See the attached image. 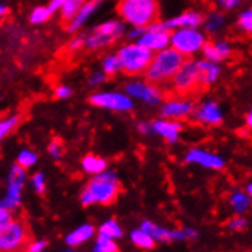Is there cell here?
<instances>
[{"instance_id":"obj_1","label":"cell","mask_w":252,"mask_h":252,"mask_svg":"<svg viewBox=\"0 0 252 252\" xmlns=\"http://www.w3.org/2000/svg\"><path fill=\"white\" fill-rule=\"evenodd\" d=\"M120 189L121 185L116 174L102 171L96 174L81 192V203L84 206H91L94 203L112 205L120 194Z\"/></svg>"},{"instance_id":"obj_2","label":"cell","mask_w":252,"mask_h":252,"mask_svg":"<svg viewBox=\"0 0 252 252\" xmlns=\"http://www.w3.org/2000/svg\"><path fill=\"white\" fill-rule=\"evenodd\" d=\"M118 14L135 28H148L159 17L158 0H120Z\"/></svg>"},{"instance_id":"obj_3","label":"cell","mask_w":252,"mask_h":252,"mask_svg":"<svg viewBox=\"0 0 252 252\" xmlns=\"http://www.w3.org/2000/svg\"><path fill=\"white\" fill-rule=\"evenodd\" d=\"M185 62V57L176 49H162L152 57V62L147 67V81L152 84H164L170 81L177 69Z\"/></svg>"},{"instance_id":"obj_4","label":"cell","mask_w":252,"mask_h":252,"mask_svg":"<svg viewBox=\"0 0 252 252\" xmlns=\"http://www.w3.org/2000/svg\"><path fill=\"white\" fill-rule=\"evenodd\" d=\"M31 232L23 220L11 219L0 226V252H25Z\"/></svg>"},{"instance_id":"obj_5","label":"cell","mask_w":252,"mask_h":252,"mask_svg":"<svg viewBox=\"0 0 252 252\" xmlns=\"http://www.w3.org/2000/svg\"><path fill=\"white\" fill-rule=\"evenodd\" d=\"M171 80H173L174 91L179 94V96L187 98L205 91L200 83L197 63L194 60H185Z\"/></svg>"},{"instance_id":"obj_6","label":"cell","mask_w":252,"mask_h":252,"mask_svg":"<svg viewBox=\"0 0 252 252\" xmlns=\"http://www.w3.org/2000/svg\"><path fill=\"white\" fill-rule=\"evenodd\" d=\"M121 62V70L127 75H141L147 70L148 64L152 62V51L144 48L142 44H128L116 54Z\"/></svg>"},{"instance_id":"obj_7","label":"cell","mask_w":252,"mask_h":252,"mask_svg":"<svg viewBox=\"0 0 252 252\" xmlns=\"http://www.w3.org/2000/svg\"><path fill=\"white\" fill-rule=\"evenodd\" d=\"M124 32V25L120 22H106L95 28L92 32L84 35V48L89 51L99 49L112 44L116 38H120Z\"/></svg>"},{"instance_id":"obj_8","label":"cell","mask_w":252,"mask_h":252,"mask_svg":"<svg viewBox=\"0 0 252 252\" xmlns=\"http://www.w3.org/2000/svg\"><path fill=\"white\" fill-rule=\"evenodd\" d=\"M170 41L173 44V49L181 52L182 55H189L202 49L205 38L194 28H179L173 32Z\"/></svg>"},{"instance_id":"obj_9","label":"cell","mask_w":252,"mask_h":252,"mask_svg":"<svg viewBox=\"0 0 252 252\" xmlns=\"http://www.w3.org/2000/svg\"><path fill=\"white\" fill-rule=\"evenodd\" d=\"M26 181V168L16 164L11 168L9 173V184H8V192L5 199L0 202V205L8 210H16L22 202V188Z\"/></svg>"},{"instance_id":"obj_10","label":"cell","mask_w":252,"mask_h":252,"mask_svg":"<svg viewBox=\"0 0 252 252\" xmlns=\"http://www.w3.org/2000/svg\"><path fill=\"white\" fill-rule=\"evenodd\" d=\"M91 104L102 107V109H110V110H118V112H128L133 107L131 99L118 92H102V94H94L91 98Z\"/></svg>"},{"instance_id":"obj_11","label":"cell","mask_w":252,"mask_h":252,"mask_svg":"<svg viewBox=\"0 0 252 252\" xmlns=\"http://www.w3.org/2000/svg\"><path fill=\"white\" fill-rule=\"evenodd\" d=\"M192 110H194L192 101L185 96H181V98L168 99L162 106L160 115L165 120H185V118H188L192 113Z\"/></svg>"},{"instance_id":"obj_12","label":"cell","mask_w":252,"mask_h":252,"mask_svg":"<svg viewBox=\"0 0 252 252\" xmlns=\"http://www.w3.org/2000/svg\"><path fill=\"white\" fill-rule=\"evenodd\" d=\"M126 92L127 95L139 98L148 102V104H159V101H162V98H164V94H162L155 84H147L142 81L128 83L126 86Z\"/></svg>"},{"instance_id":"obj_13","label":"cell","mask_w":252,"mask_h":252,"mask_svg":"<svg viewBox=\"0 0 252 252\" xmlns=\"http://www.w3.org/2000/svg\"><path fill=\"white\" fill-rule=\"evenodd\" d=\"M203 22L202 14L199 12H185L182 16H177L165 23H153L148 28L159 29V31H170V29H179V28H197Z\"/></svg>"},{"instance_id":"obj_14","label":"cell","mask_w":252,"mask_h":252,"mask_svg":"<svg viewBox=\"0 0 252 252\" xmlns=\"http://www.w3.org/2000/svg\"><path fill=\"white\" fill-rule=\"evenodd\" d=\"M187 162H191V164H199L205 168H213V170H221L225 167V160L221 159L217 155L208 153L199 150V148H194V150H189L188 155L185 156Z\"/></svg>"},{"instance_id":"obj_15","label":"cell","mask_w":252,"mask_h":252,"mask_svg":"<svg viewBox=\"0 0 252 252\" xmlns=\"http://www.w3.org/2000/svg\"><path fill=\"white\" fill-rule=\"evenodd\" d=\"M170 43V32L168 31H159V29L148 28L147 32H142L139 38V44L150 51H162L168 46Z\"/></svg>"},{"instance_id":"obj_16","label":"cell","mask_w":252,"mask_h":252,"mask_svg":"<svg viewBox=\"0 0 252 252\" xmlns=\"http://www.w3.org/2000/svg\"><path fill=\"white\" fill-rule=\"evenodd\" d=\"M141 229L145 231L148 235H152L155 240L159 242H171V240H187L184 231H168L162 226L155 225L153 221L144 220L141 223Z\"/></svg>"},{"instance_id":"obj_17","label":"cell","mask_w":252,"mask_h":252,"mask_svg":"<svg viewBox=\"0 0 252 252\" xmlns=\"http://www.w3.org/2000/svg\"><path fill=\"white\" fill-rule=\"evenodd\" d=\"M102 0H87V2L77 11V14L73 16L67 23H66V29L69 32H75L83 26V23H86V20L92 16V14L96 11V8L101 5Z\"/></svg>"},{"instance_id":"obj_18","label":"cell","mask_w":252,"mask_h":252,"mask_svg":"<svg viewBox=\"0 0 252 252\" xmlns=\"http://www.w3.org/2000/svg\"><path fill=\"white\" fill-rule=\"evenodd\" d=\"M196 120L197 123H202L205 126H219L221 124V112L217 102L210 101L196 112Z\"/></svg>"},{"instance_id":"obj_19","label":"cell","mask_w":252,"mask_h":252,"mask_svg":"<svg viewBox=\"0 0 252 252\" xmlns=\"http://www.w3.org/2000/svg\"><path fill=\"white\" fill-rule=\"evenodd\" d=\"M203 55L206 58V62H220V60H225L231 55V48L229 44L225 41H208V43H203Z\"/></svg>"},{"instance_id":"obj_20","label":"cell","mask_w":252,"mask_h":252,"mask_svg":"<svg viewBox=\"0 0 252 252\" xmlns=\"http://www.w3.org/2000/svg\"><path fill=\"white\" fill-rule=\"evenodd\" d=\"M153 130L164 138L167 142H176L179 138L182 126L176 121H156L153 124Z\"/></svg>"},{"instance_id":"obj_21","label":"cell","mask_w":252,"mask_h":252,"mask_svg":"<svg viewBox=\"0 0 252 252\" xmlns=\"http://www.w3.org/2000/svg\"><path fill=\"white\" fill-rule=\"evenodd\" d=\"M197 67H199V77H200V83L203 89L213 84L220 75V69L211 62H206V60L197 62Z\"/></svg>"},{"instance_id":"obj_22","label":"cell","mask_w":252,"mask_h":252,"mask_svg":"<svg viewBox=\"0 0 252 252\" xmlns=\"http://www.w3.org/2000/svg\"><path fill=\"white\" fill-rule=\"evenodd\" d=\"M94 235H95V226L94 225H89V223L87 225H81L78 229H75V231L70 232L66 237V243L70 248H75V246L83 245L87 240H91Z\"/></svg>"},{"instance_id":"obj_23","label":"cell","mask_w":252,"mask_h":252,"mask_svg":"<svg viewBox=\"0 0 252 252\" xmlns=\"http://www.w3.org/2000/svg\"><path fill=\"white\" fill-rule=\"evenodd\" d=\"M83 165V170L86 173H91V174H99L102 171H106L107 168V162L102 159V158H98V156H92L89 155L83 159L81 162Z\"/></svg>"},{"instance_id":"obj_24","label":"cell","mask_w":252,"mask_h":252,"mask_svg":"<svg viewBox=\"0 0 252 252\" xmlns=\"http://www.w3.org/2000/svg\"><path fill=\"white\" fill-rule=\"evenodd\" d=\"M130 239H131L133 243H135L141 249H153L156 246V240L153 239L152 235H148L145 231H142V229L133 231L131 235H130Z\"/></svg>"},{"instance_id":"obj_25","label":"cell","mask_w":252,"mask_h":252,"mask_svg":"<svg viewBox=\"0 0 252 252\" xmlns=\"http://www.w3.org/2000/svg\"><path fill=\"white\" fill-rule=\"evenodd\" d=\"M86 2L87 0H66V3L62 8V22L66 25Z\"/></svg>"},{"instance_id":"obj_26","label":"cell","mask_w":252,"mask_h":252,"mask_svg":"<svg viewBox=\"0 0 252 252\" xmlns=\"http://www.w3.org/2000/svg\"><path fill=\"white\" fill-rule=\"evenodd\" d=\"M101 235H106L109 239H121L123 237V229L120 226L116 220H107L106 223H102L101 228H99V232Z\"/></svg>"},{"instance_id":"obj_27","label":"cell","mask_w":252,"mask_h":252,"mask_svg":"<svg viewBox=\"0 0 252 252\" xmlns=\"http://www.w3.org/2000/svg\"><path fill=\"white\" fill-rule=\"evenodd\" d=\"M249 194H245V192H235L231 197V205L237 214H243L249 208Z\"/></svg>"},{"instance_id":"obj_28","label":"cell","mask_w":252,"mask_h":252,"mask_svg":"<svg viewBox=\"0 0 252 252\" xmlns=\"http://www.w3.org/2000/svg\"><path fill=\"white\" fill-rule=\"evenodd\" d=\"M102 67H104V73L106 75H115L116 72L121 70V62L118 55H109L104 58L102 62Z\"/></svg>"},{"instance_id":"obj_29","label":"cell","mask_w":252,"mask_h":252,"mask_svg":"<svg viewBox=\"0 0 252 252\" xmlns=\"http://www.w3.org/2000/svg\"><path fill=\"white\" fill-rule=\"evenodd\" d=\"M96 248H99L102 252H121L120 251V246H118L113 239H109L106 235H101L98 234V239H96Z\"/></svg>"},{"instance_id":"obj_30","label":"cell","mask_w":252,"mask_h":252,"mask_svg":"<svg viewBox=\"0 0 252 252\" xmlns=\"http://www.w3.org/2000/svg\"><path fill=\"white\" fill-rule=\"evenodd\" d=\"M35 162H37V155L34 152H29V150H23L17 158V164L23 168L32 167Z\"/></svg>"},{"instance_id":"obj_31","label":"cell","mask_w":252,"mask_h":252,"mask_svg":"<svg viewBox=\"0 0 252 252\" xmlns=\"http://www.w3.org/2000/svg\"><path fill=\"white\" fill-rule=\"evenodd\" d=\"M51 17V12L48 9V6H40V8H35L31 14V23H43L46 22L48 19Z\"/></svg>"},{"instance_id":"obj_32","label":"cell","mask_w":252,"mask_h":252,"mask_svg":"<svg viewBox=\"0 0 252 252\" xmlns=\"http://www.w3.org/2000/svg\"><path fill=\"white\" fill-rule=\"evenodd\" d=\"M19 116H12L9 120H5V121H0V139H3L8 133L19 124Z\"/></svg>"},{"instance_id":"obj_33","label":"cell","mask_w":252,"mask_h":252,"mask_svg":"<svg viewBox=\"0 0 252 252\" xmlns=\"http://www.w3.org/2000/svg\"><path fill=\"white\" fill-rule=\"evenodd\" d=\"M84 48V35H80V37H75V38H72L66 46H64V54H69V55H72V54H75L77 51H80V49H83Z\"/></svg>"},{"instance_id":"obj_34","label":"cell","mask_w":252,"mask_h":252,"mask_svg":"<svg viewBox=\"0 0 252 252\" xmlns=\"http://www.w3.org/2000/svg\"><path fill=\"white\" fill-rule=\"evenodd\" d=\"M221 25H223V17H221V14H219V12H213L208 17V20H206V29L211 32L220 29Z\"/></svg>"},{"instance_id":"obj_35","label":"cell","mask_w":252,"mask_h":252,"mask_svg":"<svg viewBox=\"0 0 252 252\" xmlns=\"http://www.w3.org/2000/svg\"><path fill=\"white\" fill-rule=\"evenodd\" d=\"M239 28L242 29V31L245 32H251L252 31V12H251V9H248V11H245L242 16H240V19H239Z\"/></svg>"},{"instance_id":"obj_36","label":"cell","mask_w":252,"mask_h":252,"mask_svg":"<svg viewBox=\"0 0 252 252\" xmlns=\"http://www.w3.org/2000/svg\"><path fill=\"white\" fill-rule=\"evenodd\" d=\"M48 152L52 155V158H55V159H58V158H62V155H63V142L60 141V139H54L51 144H49V147H48Z\"/></svg>"},{"instance_id":"obj_37","label":"cell","mask_w":252,"mask_h":252,"mask_svg":"<svg viewBox=\"0 0 252 252\" xmlns=\"http://www.w3.org/2000/svg\"><path fill=\"white\" fill-rule=\"evenodd\" d=\"M32 184H34V188L38 194H44V191H46V184H44L43 173H37L32 176Z\"/></svg>"},{"instance_id":"obj_38","label":"cell","mask_w":252,"mask_h":252,"mask_svg":"<svg viewBox=\"0 0 252 252\" xmlns=\"http://www.w3.org/2000/svg\"><path fill=\"white\" fill-rule=\"evenodd\" d=\"M46 246H48V242H44V240L29 242L25 248V252H44Z\"/></svg>"},{"instance_id":"obj_39","label":"cell","mask_w":252,"mask_h":252,"mask_svg":"<svg viewBox=\"0 0 252 252\" xmlns=\"http://www.w3.org/2000/svg\"><path fill=\"white\" fill-rule=\"evenodd\" d=\"M246 225H248V221L243 217H235L229 221V228L232 231H243L246 228Z\"/></svg>"},{"instance_id":"obj_40","label":"cell","mask_w":252,"mask_h":252,"mask_svg":"<svg viewBox=\"0 0 252 252\" xmlns=\"http://www.w3.org/2000/svg\"><path fill=\"white\" fill-rule=\"evenodd\" d=\"M11 219H14V217H12V211L0 205V226L5 225L6 221H9Z\"/></svg>"},{"instance_id":"obj_41","label":"cell","mask_w":252,"mask_h":252,"mask_svg":"<svg viewBox=\"0 0 252 252\" xmlns=\"http://www.w3.org/2000/svg\"><path fill=\"white\" fill-rule=\"evenodd\" d=\"M72 95V89L67 86H58L55 89V96L57 98H69Z\"/></svg>"},{"instance_id":"obj_42","label":"cell","mask_w":252,"mask_h":252,"mask_svg":"<svg viewBox=\"0 0 252 252\" xmlns=\"http://www.w3.org/2000/svg\"><path fill=\"white\" fill-rule=\"evenodd\" d=\"M64 3H66V0H51V3H49V6H48V9H49V12H51V16H52V14H54L55 11L62 9Z\"/></svg>"},{"instance_id":"obj_43","label":"cell","mask_w":252,"mask_h":252,"mask_svg":"<svg viewBox=\"0 0 252 252\" xmlns=\"http://www.w3.org/2000/svg\"><path fill=\"white\" fill-rule=\"evenodd\" d=\"M106 73L104 72H96V73H94V75L91 77V84L92 86H96V84H99V83H102L106 80Z\"/></svg>"},{"instance_id":"obj_44","label":"cell","mask_w":252,"mask_h":252,"mask_svg":"<svg viewBox=\"0 0 252 252\" xmlns=\"http://www.w3.org/2000/svg\"><path fill=\"white\" fill-rule=\"evenodd\" d=\"M220 6H223L225 9H229V8H234L240 3V0H219Z\"/></svg>"},{"instance_id":"obj_45","label":"cell","mask_w":252,"mask_h":252,"mask_svg":"<svg viewBox=\"0 0 252 252\" xmlns=\"http://www.w3.org/2000/svg\"><path fill=\"white\" fill-rule=\"evenodd\" d=\"M184 232H185V237H187V240L196 239V237H197V232H196L194 229H191V228H185V229H184Z\"/></svg>"},{"instance_id":"obj_46","label":"cell","mask_w":252,"mask_h":252,"mask_svg":"<svg viewBox=\"0 0 252 252\" xmlns=\"http://www.w3.org/2000/svg\"><path fill=\"white\" fill-rule=\"evenodd\" d=\"M144 31H142V28H138V29H133V31L130 32V37L131 38H135V37H139L141 34H142Z\"/></svg>"},{"instance_id":"obj_47","label":"cell","mask_w":252,"mask_h":252,"mask_svg":"<svg viewBox=\"0 0 252 252\" xmlns=\"http://www.w3.org/2000/svg\"><path fill=\"white\" fill-rule=\"evenodd\" d=\"M142 133H148V131H150V126H148V124H139V127H138Z\"/></svg>"},{"instance_id":"obj_48","label":"cell","mask_w":252,"mask_h":252,"mask_svg":"<svg viewBox=\"0 0 252 252\" xmlns=\"http://www.w3.org/2000/svg\"><path fill=\"white\" fill-rule=\"evenodd\" d=\"M246 126H248V127L252 126V115H251V113L246 115Z\"/></svg>"},{"instance_id":"obj_49","label":"cell","mask_w":252,"mask_h":252,"mask_svg":"<svg viewBox=\"0 0 252 252\" xmlns=\"http://www.w3.org/2000/svg\"><path fill=\"white\" fill-rule=\"evenodd\" d=\"M6 12H8V9H6L5 6H2V5H0V17H2V16H5Z\"/></svg>"},{"instance_id":"obj_50","label":"cell","mask_w":252,"mask_h":252,"mask_svg":"<svg viewBox=\"0 0 252 252\" xmlns=\"http://www.w3.org/2000/svg\"><path fill=\"white\" fill-rule=\"evenodd\" d=\"M246 189H248V191H246V192H248V194H251V192H252V187H251V184L248 185V188H246Z\"/></svg>"},{"instance_id":"obj_51","label":"cell","mask_w":252,"mask_h":252,"mask_svg":"<svg viewBox=\"0 0 252 252\" xmlns=\"http://www.w3.org/2000/svg\"><path fill=\"white\" fill-rule=\"evenodd\" d=\"M94 252H102V251H101L99 248H96V246H95V249H94Z\"/></svg>"},{"instance_id":"obj_52","label":"cell","mask_w":252,"mask_h":252,"mask_svg":"<svg viewBox=\"0 0 252 252\" xmlns=\"http://www.w3.org/2000/svg\"><path fill=\"white\" fill-rule=\"evenodd\" d=\"M66 252H73V251H66Z\"/></svg>"}]
</instances>
